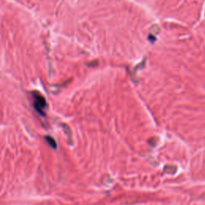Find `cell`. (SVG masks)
<instances>
[{
    "mask_svg": "<svg viewBox=\"0 0 205 205\" xmlns=\"http://www.w3.org/2000/svg\"><path fill=\"white\" fill-rule=\"evenodd\" d=\"M33 107L36 111L41 116H44V109L47 106V102L44 97L38 92L33 93Z\"/></svg>",
    "mask_w": 205,
    "mask_h": 205,
    "instance_id": "obj_1",
    "label": "cell"
},
{
    "mask_svg": "<svg viewBox=\"0 0 205 205\" xmlns=\"http://www.w3.org/2000/svg\"><path fill=\"white\" fill-rule=\"evenodd\" d=\"M46 139H47V141H48V143L50 144L51 147H54V148H55L56 147V144H55V140H54V139L53 138H51V137H46Z\"/></svg>",
    "mask_w": 205,
    "mask_h": 205,
    "instance_id": "obj_2",
    "label": "cell"
}]
</instances>
